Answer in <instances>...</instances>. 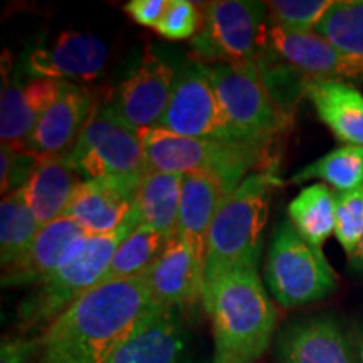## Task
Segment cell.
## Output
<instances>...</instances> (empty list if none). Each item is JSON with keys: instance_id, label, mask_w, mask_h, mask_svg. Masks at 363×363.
Here are the masks:
<instances>
[{"instance_id": "4fadbf2b", "label": "cell", "mask_w": 363, "mask_h": 363, "mask_svg": "<svg viewBox=\"0 0 363 363\" xmlns=\"http://www.w3.org/2000/svg\"><path fill=\"white\" fill-rule=\"evenodd\" d=\"M177 74L169 61L147 49L133 74L116 88L111 108L131 128H155L170 103Z\"/></svg>"}, {"instance_id": "1f68e13d", "label": "cell", "mask_w": 363, "mask_h": 363, "mask_svg": "<svg viewBox=\"0 0 363 363\" xmlns=\"http://www.w3.org/2000/svg\"><path fill=\"white\" fill-rule=\"evenodd\" d=\"M335 203H337L335 238L347 256H352L363 235V182L347 192H335Z\"/></svg>"}, {"instance_id": "4316f807", "label": "cell", "mask_w": 363, "mask_h": 363, "mask_svg": "<svg viewBox=\"0 0 363 363\" xmlns=\"http://www.w3.org/2000/svg\"><path fill=\"white\" fill-rule=\"evenodd\" d=\"M169 242L170 238L157 233L152 227L140 224L116 249L104 281L145 276L150 267L160 259Z\"/></svg>"}, {"instance_id": "f1b7e54d", "label": "cell", "mask_w": 363, "mask_h": 363, "mask_svg": "<svg viewBox=\"0 0 363 363\" xmlns=\"http://www.w3.org/2000/svg\"><path fill=\"white\" fill-rule=\"evenodd\" d=\"M256 69L267 94L279 110L293 116V108L301 94H305L308 79L274 54L262 40V48L256 57Z\"/></svg>"}, {"instance_id": "d4e9b609", "label": "cell", "mask_w": 363, "mask_h": 363, "mask_svg": "<svg viewBox=\"0 0 363 363\" xmlns=\"http://www.w3.org/2000/svg\"><path fill=\"white\" fill-rule=\"evenodd\" d=\"M288 217L308 244L323 251V244L335 234L337 203L328 185L313 184L289 202Z\"/></svg>"}, {"instance_id": "8fae6325", "label": "cell", "mask_w": 363, "mask_h": 363, "mask_svg": "<svg viewBox=\"0 0 363 363\" xmlns=\"http://www.w3.org/2000/svg\"><path fill=\"white\" fill-rule=\"evenodd\" d=\"M274 363H358L337 316L315 313L284 323L272 342Z\"/></svg>"}, {"instance_id": "ba28073f", "label": "cell", "mask_w": 363, "mask_h": 363, "mask_svg": "<svg viewBox=\"0 0 363 363\" xmlns=\"http://www.w3.org/2000/svg\"><path fill=\"white\" fill-rule=\"evenodd\" d=\"M207 69L235 138L269 152V145L291 126V115L279 110L267 94L256 62L207 65Z\"/></svg>"}, {"instance_id": "3957f363", "label": "cell", "mask_w": 363, "mask_h": 363, "mask_svg": "<svg viewBox=\"0 0 363 363\" xmlns=\"http://www.w3.org/2000/svg\"><path fill=\"white\" fill-rule=\"evenodd\" d=\"M281 180L274 167L244 179L222 202L207 238L203 286L235 269H259L272 192Z\"/></svg>"}, {"instance_id": "5b68a950", "label": "cell", "mask_w": 363, "mask_h": 363, "mask_svg": "<svg viewBox=\"0 0 363 363\" xmlns=\"http://www.w3.org/2000/svg\"><path fill=\"white\" fill-rule=\"evenodd\" d=\"M148 172L163 174H207L234 192L256 167H274L267 152L246 143H225L189 138L162 128L140 130Z\"/></svg>"}, {"instance_id": "83f0119b", "label": "cell", "mask_w": 363, "mask_h": 363, "mask_svg": "<svg viewBox=\"0 0 363 363\" xmlns=\"http://www.w3.org/2000/svg\"><path fill=\"white\" fill-rule=\"evenodd\" d=\"M308 180L325 182V185H331L337 192L355 189L363 182V148L343 145L303 167L291 177L293 184Z\"/></svg>"}, {"instance_id": "30bf717a", "label": "cell", "mask_w": 363, "mask_h": 363, "mask_svg": "<svg viewBox=\"0 0 363 363\" xmlns=\"http://www.w3.org/2000/svg\"><path fill=\"white\" fill-rule=\"evenodd\" d=\"M155 128L189 138L240 143L222 110L207 65L199 61L177 74L170 103Z\"/></svg>"}, {"instance_id": "6da1fadb", "label": "cell", "mask_w": 363, "mask_h": 363, "mask_svg": "<svg viewBox=\"0 0 363 363\" xmlns=\"http://www.w3.org/2000/svg\"><path fill=\"white\" fill-rule=\"evenodd\" d=\"M155 308L145 276L103 281L45 330L39 363H108Z\"/></svg>"}, {"instance_id": "4dcf8cb0", "label": "cell", "mask_w": 363, "mask_h": 363, "mask_svg": "<svg viewBox=\"0 0 363 363\" xmlns=\"http://www.w3.org/2000/svg\"><path fill=\"white\" fill-rule=\"evenodd\" d=\"M335 0H272L266 2L267 22L293 33H315Z\"/></svg>"}, {"instance_id": "7c38bea8", "label": "cell", "mask_w": 363, "mask_h": 363, "mask_svg": "<svg viewBox=\"0 0 363 363\" xmlns=\"http://www.w3.org/2000/svg\"><path fill=\"white\" fill-rule=\"evenodd\" d=\"M264 44L308 81L363 83V57L340 51L316 33H293L267 22Z\"/></svg>"}, {"instance_id": "ac0fdd59", "label": "cell", "mask_w": 363, "mask_h": 363, "mask_svg": "<svg viewBox=\"0 0 363 363\" xmlns=\"http://www.w3.org/2000/svg\"><path fill=\"white\" fill-rule=\"evenodd\" d=\"M98 98L83 84L65 83L22 148L38 158L67 155L88 123Z\"/></svg>"}, {"instance_id": "7402d4cb", "label": "cell", "mask_w": 363, "mask_h": 363, "mask_svg": "<svg viewBox=\"0 0 363 363\" xmlns=\"http://www.w3.org/2000/svg\"><path fill=\"white\" fill-rule=\"evenodd\" d=\"M229 195L220 180L207 174L182 175L179 234L206 267L207 238L217 212Z\"/></svg>"}, {"instance_id": "d6a6232c", "label": "cell", "mask_w": 363, "mask_h": 363, "mask_svg": "<svg viewBox=\"0 0 363 363\" xmlns=\"http://www.w3.org/2000/svg\"><path fill=\"white\" fill-rule=\"evenodd\" d=\"M203 26V11L189 0H170L155 30L170 40H192Z\"/></svg>"}, {"instance_id": "44dd1931", "label": "cell", "mask_w": 363, "mask_h": 363, "mask_svg": "<svg viewBox=\"0 0 363 363\" xmlns=\"http://www.w3.org/2000/svg\"><path fill=\"white\" fill-rule=\"evenodd\" d=\"M81 182L67 155L40 157L19 190L35 220L44 227L65 216Z\"/></svg>"}, {"instance_id": "f546056e", "label": "cell", "mask_w": 363, "mask_h": 363, "mask_svg": "<svg viewBox=\"0 0 363 363\" xmlns=\"http://www.w3.org/2000/svg\"><path fill=\"white\" fill-rule=\"evenodd\" d=\"M315 33L340 51L363 57V0H335Z\"/></svg>"}, {"instance_id": "484cf974", "label": "cell", "mask_w": 363, "mask_h": 363, "mask_svg": "<svg viewBox=\"0 0 363 363\" xmlns=\"http://www.w3.org/2000/svg\"><path fill=\"white\" fill-rule=\"evenodd\" d=\"M40 230L22 197L21 190L2 197L0 203V262L2 269L22 259L34 244Z\"/></svg>"}, {"instance_id": "e575fe53", "label": "cell", "mask_w": 363, "mask_h": 363, "mask_svg": "<svg viewBox=\"0 0 363 363\" xmlns=\"http://www.w3.org/2000/svg\"><path fill=\"white\" fill-rule=\"evenodd\" d=\"M43 353V338L6 335L0 345V363H34Z\"/></svg>"}, {"instance_id": "9c48e42d", "label": "cell", "mask_w": 363, "mask_h": 363, "mask_svg": "<svg viewBox=\"0 0 363 363\" xmlns=\"http://www.w3.org/2000/svg\"><path fill=\"white\" fill-rule=\"evenodd\" d=\"M203 26L190 48L203 65H249L256 61L267 29L266 2L219 0L206 4Z\"/></svg>"}, {"instance_id": "d6986e66", "label": "cell", "mask_w": 363, "mask_h": 363, "mask_svg": "<svg viewBox=\"0 0 363 363\" xmlns=\"http://www.w3.org/2000/svg\"><path fill=\"white\" fill-rule=\"evenodd\" d=\"M153 303L189 310L203 298V264L179 234L145 274Z\"/></svg>"}, {"instance_id": "5bb4252c", "label": "cell", "mask_w": 363, "mask_h": 363, "mask_svg": "<svg viewBox=\"0 0 363 363\" xmlns=\"http://www.w3.org/2000/svg\"><path fill=\"white\" fill-rule=\"evenodd\" d=\"M187 311L157 306L108 363H192L194 335Z\"/></svg>"}, {"instance_id": "8992f818", "label": "cell", "mask_w": 363, "mask_h": 363, "mask_svg": "<svg viewBox=\"0 0 363 363\" xmlns=\"http://www.w3.org/2000/svg\"><path fill=\"white\" fill-rule=\"evenodd\" d=\"M264 283L278 305L293 310L330 296L338 278L323 251L308 244L291 220L283 219L267 249Z\"/></svg>"}, {"instance_id": "7a4b0ae2", "label": "cell", "mask_w": 363, "mask_h": 363, "mask_svg": "<svg viewBox=\"0 0 363 363\" xmlns=\"http://www.w3.org/2000/svg\"><path fill=\"white\" fill-rule=\"evenodd\" d=\"M211 320L212 363H256L276 337V308L259 269H235L203 286Z\"/></svg>"}, {"instance_id": "ffe728a7", "label": "cell", "mask_w": 363, "mask_h": 363, "mask_svg": "<svg viewBox=\"0 0 363 363\" xmlns=\"http://www.w3.org/2000/svg\"><path fill=\"white\" fill-rule=\"evenodd\" d=\"M4 79L7 74L4 72ZM66 81L34 78L22 83L19 78L4 83L0 103V140L2 145L22 148L33 135L40 116L61 93Z\"/></svg>"}, {"instance_id": "cb8c5ba5", "label": "cell", "mask_w": 363, "mask_h": 363, "mask_svg": "<svg viewBox=\"0 0 363 363\" xmlns=\"http://www.w3.org/2000/svg\"><path fill=\"white\" fill-rule=\"evenodd\" d=\"M182 175L145 172L136 190V211L142 224L167 238L179 233Z\"/></svg>"}, {"instance_id": "836d02e7", "label": "cell", "mask_w": 363, "mask_h": 363, "mask_svg": "<svg viewBox=\"0 0 363 363\" xmlns=\"http://www.w3.org/2000/svg\"><path fill=\"white\" fill-rule=\"evenodd\" d=\"M38 157L24 148L2 145L0 148V190L7 195L22 189L33 172Z\"/></svg>"}, {"instance_id": "e0dca14e", "label": "cell", "mask_w": 363, "mask_h": 363, "mask_svg": "<svg viewBox=\"0 0 363 363\" xmlns=\"http://www.w3.org/2000/svg\"><path fill=\"white\" fill-rule=\"evenodd\" d=\"M138 185L140 180H83L62 217L74 220L89 235L110 234L135 214Z\"/></svg>"}, {"instance_id": "d590c367", "label": "cell", "mask_w": 363, "mask_h": 363, "mask_svg": "<svg viewBox=\"0 0 363 363\" xmlns=\"http://www.w3.org/2000/svg\"><path fill=\"white\" fill-rule=\"evenodd\" d=\"M169 2L170 0H131L125 4L123 11L136 24L155 29L169 7Z\"/></svg>"}, {"instance_id": "8d00e7d4", "label": "cell", "mask_w": 363, "mask_h": 363, "mask_svg": "<svg viewBox=\"0 0 363 363\" xmlns=\"http://www.w3.org/2000/svg\"><path fill=\"white\" fill-rule=\"evenodd\" d=\"M348 266H350L352 271L363 274V235L352 256H348Z\"/></svg>"}, {"instance_id": "9a60e30c", "label": "cell", "mask_w": 363, "mask_h": 363, "mask_svg": "<svg viewBox=\"0 0 363 363\" xmlns=\"http://www.w3.org/2000/svg\"><path fill=\"white\" fill-rule=\"evenodd\" d=\"M108 62V45L91 33L65 30L51 43L38 45L27 57V71L35 78L66 83H88L101 76Z\"/></svg>"}, {"instance_id": "603a6c76", "label": "cell", "mask_w": 363, "mask_h": 363, "mask_svg": "<svg viewBox=\"0 0 363 363\" xmlns=\"http://www.w3.org/2000/svg\"><path fill=\"white\" fill-rule=\"evenodd\" d=\"M305 96L337 140L363 148V93L357 86L311 79L306 83Z\"/></svg>"}, {"instance_id": "74e56055", "label": "cell", "mask_w": 363, "mask_h": 363, "mask_svg": "<svg viewBox=\"0 0 363 363\" xmlns=\"http://www.w3.org/2000/svg\"><path fill=\"white\" fill-rule=\"evenodd\" d=\"M358 363H363V325L360 328V337H358Z\"/></svg>"}, {"instance_id": "277c9868", "label": "cell", "mask_w": 363, "mask_h": 363, "mask_svg": "<svg viewBox=\"0 0 363 363\" xmlns=\"http://www.w3.org/2000/svg\"><path fill=\"white\" fill-rule=\"evenodd\" d=\"M142 224L138 211L120 229L89 235L78 256L22 299L17 308V328L24 337H43L45 330L71 305L103 283L120 244Z\"/></svg>"}, {"instance_id": "52a82bcc", "label": "cell", "mask_w": 363, "mask_h": 363, "mask_svg": "<svg viewBox=\"0 0 363 363\" xmlns=\"http://www.w3.org/2000/svg\"><path fill=\"white\" fill-rule=\"evenodd\" d=\"M67 158L83 180H142L147 172L140 131L116 115L110 99H98Z\"/></svg>"}, {"instance_id": "2e32d148", "label": "cell", "mask_w": 363, "mask_h": 363, "mask_svg": "<svg viewBox=\"0 0 363 363\" xmlns=\"http://www.w3.org/2000/svg\"><path fill=\"white\" fill-rule=\"evenodd\" d=\"M88 238L89 234L83 227L66 217L40 227L26 256L2 269V286H39L74 259L83 251Z\"/></svg>"}]
</instances>
